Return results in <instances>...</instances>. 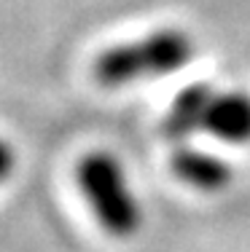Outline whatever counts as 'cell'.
Returning <instances> with one entry per match:
<instances>
[{
	"mask_svg": "<svg viewBox=\"0 0 250 252\" xmlns=\"http://www.w3.org/2000/svg\"><path fill=\"white\" fill-rule=\"evenodd\" d=\"M172 172L183 180L186 185H191L196 190H205V193H215V190L226 188L234 177L231 166L223 158L205 151H196V148H178L172 156Z\"/></svg>",
	"mask_w": 250,
	"mask_h": 252,
	"instance_id": "5b68a950",
	"label": "cell"
},
{
	"mask_svg": "<svg viewBox=\"0 0 250 252\" xmlns=\"http://www.w3.org/2000/svg\"><path fill=\"white\" fill-rule=\"evenodd\" d=\"M215 89L210 83H191L172 102L170 113L164 116L162 134L170 142H186L196 131H205V118L210 110V102L215 99Z\"/></svg>",
	"mask_w": 250,
	"mask_h": 252,
	"instance_id": "3957f363",
	"label": "cell"
},
{
	"mask_svg": "<svg viewBox=\"0 0 250 252\" xmlns=\"http://www.w3.org/2000/svg\"><path fill=\"white\" fill-rule=\"evenodd\" d=\"M78 185L97 223L113 239H129L140 228V204L129 193L121 164L110 153H89L78 164Z\"/></svg>",
	"mask_w": 250,
	"mask_h": 252,
	"instance_id": "7a4b0ae2",
	"label": "cell"
},
{
	"mask_svg": "<svg viewBox=\"0 0 250 252\" xmlns=\"http://www.w3.org/2000/svg\"><path fill=\"white\" fill-rule=\"evenodd\" d=\"M14 164H16L14 148H11L5 140H0V183H3V180L11 175V169H14Z\"/></svg>",
	"mask_w": 250,
	"mask_h": 252,
	"instance_id": "8992f818",
	"label": "cell"
},
{
	"mask_svg": "<svg viewBox=\"0 0 250 252\" xmlns=\"http://www.w3.org/2000/svg\"><path fill=\"white\" fill-rule=\"evenodd\" d=\"M194 40L183 30H159L140 40L113 46L94 59L92 75L105 89H121L145 78L170 75L194 57Z\"/></svg>",
	"mask_w": 250,
	"mask_h": 252,
	"instance_id": "6da1fadb",
	"label": "cell"
},
{
	"mask_svg": "<svg viewBox=\"0 0 250 252\" xmlns=\"http://www.w3.org/2000/svg\"><path fill=\"white\" fill-rule=\"evenodd\" d=\"M205 131L229 145L250 142V94L223 92L215 94L205 118Z\"/></svg>",
	"mask_w": 250,
	"mask_h": 252,
	"instance_id": "277c9868",
	"label": "cell"
}]
</instances>
